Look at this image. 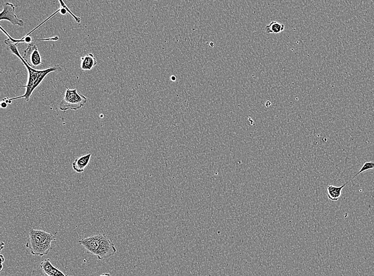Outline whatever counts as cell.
Here are the masks:
<instances>
[{"label": "cell", "instance_id": "cell-1", "mask_svg": "<svg viewBox=\"0 0 374 276\" xmlns=\"http://www.w3.org/2000/svg\"><path fill=\"white\" fill-rule=\"evenodd\" d=\"M20 60L23 65L27 68L28 72L27 83L25 86H22L23 88H26V91L25 93L22 96L9 98L11 101L23 98L26 101H28L31 95H32L33 92L40 85L46 76L51 73L60 72L62 70V68L60 66H55L45 70H37L30 67L23 58Z\"/></svg>", "mask_w": 374, "mask_h": 276}, {"label": "cell", "instance_id": "cell-2", "mask_svg": "<svg viewBox=\"0 0 374 276\" xmlns=\"http://www.w3.org/2000/svg\"><path fill=\"white\" fill-rule=\"evenodd\" d=\"M87 99L83 94L79 93L77 89L70 90L67 88L65 96L60 102L59 107L62 110L68 109L78 110L82 108L86 103Z\"/></svg>", "mask_w": 374, "mask_h": 276}, {"label": "cell", "instance_id": "cell-3", "mask_svg": "<svg viewBox=\"0 0 374 276\" xmlns=\"http://www.w3.org/2000/svg\"><path fill=\"white\" fill-rule=\"evenodd\" d=\"M29 238L26 247L31 250L35 247L46 243L56 241L54 235L42 230L31 229L29 233Z\"/></svg>", "mask_w": 374, "mask_h": 276}, {"label": "cell", "instance_id": "cell-4", "mask_svg": "<svg viewBox=\"0 0 374 276\" xmlns=\"http://www.w3.org/2000/svg\"><path fill=\"white\" fill-rule=\"evenodd\" d=\"M117 252L115 244L105 234H101L99 248L96 256L100 260L113 256Z\"/></svg>", "mask_w": 374, "mask_h": 276}, {"label": "cell", "instance_id": "cell-5", "mask_svg": "<svg viewBox=\"0 0 374 276\" xmlns=\"http://www.w3.org/2000/svg\"><path fill=\"white\" fill-rule=\"evenodd\" d=\"M23 58L31 68H36L43 64L41 54L37 49L36 45L33 43L28 45L27 49L25 50Z\"/></svg>", "mask_w": 374, "mask_h": 276}, {"label": "cell", "instance_id": "cell-6", "mask_svg": "<svg viewBox=\"0 0 374 276\" xmlns=\"http://www.w3.org/2000/svg\"><path fill=\"white\" fill-rule=\"evenodd\" d=\"M15 7L11 3L6 2L3 5V10L0 13V20H7L13 25L22 27L24 26V22L19 19L15 14L14 10Z\"/></svg>", "mask_w": 374, "mask_h": 276}, {"label": "cell", "instance_id": "cell-7", "mask_svg": "<svg viewBox=\"0 0 374 276\" xmlns=\"http://www.w3.org/2000/svg\"><path fill=\"white\" fill-rule=\"evenodd\" d=\"M101 234L83 239L78 242L83 246L89 253L96 256L100 246Z\"/></svg>", "mask_w": 374, "mask_h": 276}, {"label": "cell", "instance_id": "cell-8", "mask_svg": "<svg viewBox=\"0 0 374 276\" xmlns=\"http://www.w3.org/2000/svg\"><path fill=\"white\" fill-rule=\"evenodd\" d=\"M41 268L46 276H69L54 267L50 259L44 260L41 264Z\"/></svg>", "mask_w": 374, "mask_h": 276}, {"label": "cell", "instance_id": "cell-9", "mask_svg": "<svg viewBox=\"0 0 374 276\" xmlns=\"http://www.w3.org/2000/svg\"><path fill=\"white\" fill-rule=\"evenodd\" d=\"M91 156V154H88L77 158L73 163L74 170L79 173L84 172L85 169L90 163Z\"/></svg>", "mask_w": 374, "mask_h": 276}, {"label": "cell", "instance_id": "cell-10", "mask_svg": "<svg viewBox=\"0 0 374 276\" xmlns=\"http://www.w3.org/2000/svg\"><path fill=\"white\" fill-rule=\"evenodd\" d=\"M350 181H351V180L349 181L348 182L340 186H336L332 185H328L327 189L329 199L333 201H338L341 195L342 189H343L344 187L350 182Z\"/></svg>", "mask_w": 374, "mask_h": 276}, {"label": "cell", "instance_id": "cell-11", "mask_svg": "<svg viewBox=\"0 0 374 276\" xmlns=\"http://www.w3.org/2000/svg\"><path fill=\"white\" fill-rule=\"evenodd\" d=\"M81 69L83 70H91L98 64V61L92 53H89L81 58Z\"/></svg>", "mask_w": 374, "mask_h": 276}, {"label": "cell", "instance_id": "cell-12", "mask_svg": "<svg viewBox=\"0 0 374 276\" xmlns=\"http://www.w3.org/2000/svg\"><path fill=\"white\" fill-rule=\"evenodd\" d=\"M52 249V243H46L39 245L30 251L33 255L43 257L48 255Z\"/></svg>", "mask_w": 374, "mask_h": 276}, {"label": "cell", "instance_id": "cell-13", "mask_svg": "<svg viewBox=\"0 0 374 276\" xmlns=\"http://www.w3.org/2000/svg\"><path fill=\"white\" fill-rule=\"evenodd\" d=\"M284 28V25L276 21H272L269 25L266 26L265 29L267 34H278L282 32Z\"/></svg>", "mask_w": 374, "mask_h": 276}, {"label": "cell", "instance_id": "cell-14", "mask_svg": "<svg viewBox=\"0 0 374 276\" xmlns=\"http://www.w3.org/2000/svg\"><path fill=\"white\" fill-rule=\"evenodd\" d=\"M374 168V163L373 162H366L365 163L364 165L363 166L361 169L360 170L359 172H358L357 174L351 179V181H352L354 179H355L357 176L358 175L361 174V173H363L365 171H368L370 170H372Z\"/></svg>", "mask_w": 374, "mask_h": 276}, {"label": "cell", "instance_id": "cell-15", "mask_svg": "<svg viewBox=\"0 0 374 276\" xmlns=\"http://www.w3.org/2000/svg\"><path fill=\"white\" fill-rule=\"evenodd\" d=\"M0 256H1V271H2V270H3V263H4V261H5V259H4V256H3L2 255H0Z\"/></svg>", "mask_w": 374, "mask_h": 276}, {"label": "cell", "instance_id": "cell-16", "mask_svg": "<svg viewBox=\"0 0 374 276\" xmlns=\"http://www.w3.org/2000/svg\"><path fill=\"white\" fill-rule=\"evenodd\" d=\"M7 107V104L3 100L1 102V107L2 108H6Z\"/></svg>", "mask_w": 374, "mask_h": 276}, {"label": "cell", "instance_id": "cell-17", "mask_svg": "<svg viewBox=\"0 0 374 276\" xmlns=\"http://www.w3.org/2000/svg\"><path fill=\"white\" fill-rule=\"evenodd\" d=\"M100 276H111V275L109 273H107V274H102Z\"/></svg>", "mask_w": 374, "mask_h": 276}]
</instances>
